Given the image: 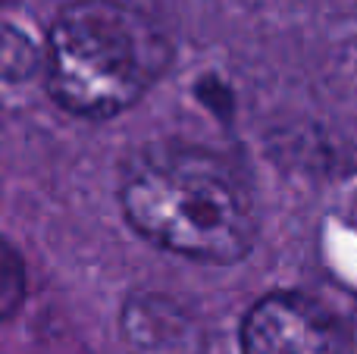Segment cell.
Listing matches in <instances>:
<instances>
[{
    "mask_svg": "<svg viewBox=\"0 0 357 354\" xmlns=\"http://www.w3.org/2000/svg\"><path fill=\"white\" fill-rule=\"evenodd\" d=\"M119 204L148 242L204 263L241 261L257 236L248 185L204 148H144L126 167Z\"/></svg>",
    "mask_w": 357,
    "mask_h": 354,
    "instance_id": "1",
    "label": "cell"
},
{
    "mask_svg": "<svg viewBox=\"0 0 357 354\" xmlns=\"http://www.w3.org/2000/svg\"><path fill=\"white\" fill-rule=\"evenodd\" d=\"M167 60V41L142 16L113 0H75L47 31L44 72L63 110L110 119L154 85Z\"/></svg>",
    "mask_w": 357,
    "mask_h": 354,
    "instance_id": "2",
    "label": "cell"
},
{
    "mask_svg": "<svg viewBox=\"0 0 357 354\" xmlns=\"http://www.w3.org/2000/svg\"><path fill=\"white\" fill-rule=\"evenodd\" d=\"M245 354H354L348 326L298 292L264 295L241 323Z\"/></svg>",
    "mask_w": 357,
    "mask_h": 354,
    "instance_id": "3",
    "label": "cell"
},
{
    "mask_svg": "<svg viewBox=\"0 0 357 354\" xmlns=\"http://www.w3.org/2000/svg\"><path fill=\"white\" fill-rule=\"evenodd\" d=\"M123 332L148 354H195L197 330L167 298H135L123 311Z\"/></svg>",
    "mask_w": 357,
    "mask_h": 354,
    "instance_id": "4",
    "label": "cell"
},
{
    "mask_svg": "<svg viewBox=\"0 0 357 354\" xmlns=\"http://www.w3.org/2000/svg\"><path fill=\"white\" fill-rule=\"evenodd\" d=\"M38 66V50L25 35H19L13 25H6L3 35V75L10 82L29 79V72Z\"/></svg>",
    "mask_w": 357,
    "mask_h": 354,
    "instance_id": "5",
    "label": "cell"
},
{
    "mask_svg": "<svg viewBox=\"0 0 357 354\" xmlns=\"http://www.w3.org/2000/svg\"><path fill=\"white\" fill-rule=\"evenodd\" d=\"M13 286H19L25 292V282H22V267H19V257L13 254V248H6L3 254V288H0V298H3V311L10 314L13 305H16V292H13Z\"/></svg>",
    "mask_w": 357,
    "mask_h": 354,
    "instance_id": "6",
    "label": "cell"
},
{
    "mask_svg": "<svg viewBox=\"0 0 357 354\" xmlns=\"http://www.w3.org/2000/svg\"><path fill=\"white\" fill-rule=\"evenodd\" d=\"M351 223L357 226V192L351 194Z\"/></svg>",
    "mask_w": 357,
    "mask_h": 354,
    "instance_id": "7",
    "label": "cell"
}]
</instances>
